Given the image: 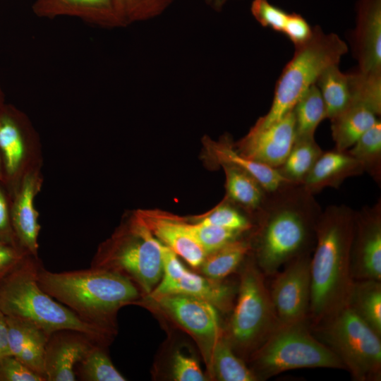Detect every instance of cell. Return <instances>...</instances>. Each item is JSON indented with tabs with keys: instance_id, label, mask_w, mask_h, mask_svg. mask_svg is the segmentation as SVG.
Wrapping results in <instances>:
<instances>
[{
	"instance_id": "6da1fadb",
	"label": "cell",
	"mask_w": 381,
	"mask_h": 381,
	"mask_svg": "<svg viewBox=\"0 0 381 381\" xmlns=\"http://www.w3.org/2000/svg\"><path fill=\"white\" fill-rule=\"evenodd\" d=\"M257 212L256 259L265 275L273 276L289 261L314 248L322 210L303 184L289 183L266 192Z\"/></svg>"
},
{
	"instance_id": "7a4b0ae2",
	"label": "cell",
	"mask_w": 381,
	"mask_h": 381,
	"mask_svg": "<svg viewBox=\"0 0 381 381\" xmlns=\"http://www.w3.org/2000/svg\"><path fill=\"white\" fill-rule=\"evenodd\" d=\"M354 212L345 205H331L318 218L310 261L308 318L314 327L347 303L353 282L351 249Z\"/></svg>"
},
{
	"instance_id": "3957f363",
	"label": "cell",
	"mask_w": 381,
	"mask_h": 381,
	"mask_svg": "<svg viewBox=\"0 0 381 381\" xmlns=\"http://www.w3.org/2000/svg\"><path fill=\"white\" fill-rule=\"evenodd\" d=\"M40 286L84 321L115 331L114 318L122 306L139 298L136 285L117 272L92 267L53 272L40 262L37 271Z\"/></svg>"
},
{
	"instance_id": "277c9868",
	"label": "cell",
	"mask_w": 381,
	"mask_h": 381,
	"mask_svg": "<svg viewBox=\"0 0 381 381\" xmlns=\"http://www.w3.org/2000/svg\"><path fill=\"white\" fill-rule=\"evenodd\" d=\"M39 258L30 255L0 280V310L6 316L30 322L49 335L59 330L83 333L104 345L111 332L82 320L38 284Z\"/></svg>"
},
{
	"instance_id": "5b68a950",
	"label": "cell",
	"mask_w": 381,
	"mask_h": 381,
	"mask_svg": "<svg viewBox=\"0 0 381 381\" xmlns=\"http://www.w3.org/2000/svg\"><path fill=\"white\" fill-rule=\"evenodd\" d=\"M347 52V44L337 34H327L320 26L313 27L310 40L295 47L293 57L278 78L270 110L251 128H265L291 111L320 74L329 66L339 64Z\"/></svg>"
},
{
	"instance_id": "8992f818",
	"label": "cell",
	"mask_w": 381,
	"mask_h": 381,
	"mask_svg": "<svg viewBox=\"0 0 381 381\" xmlns=\"http://www.w3.org/2000/svg\"><path fill=\"white\" fill-rule=\"evenodd\" d=\"M161 244L134 212L126 224L99 246L90 267L122 274L147 295L162 277Z\"/></svg>"
},
{
	"instance_id": "52a82bcc",
	"label": "cell",
	"mask_w": 381,
	"mask_h": 381,
	"mask_svg": "<svg viewBox=\"0 0 381 381\" xmlns=\"http://www.w3.org/2000/svg\"><path fill=\"white\" fill-rule=\"evenodd\" d=\"M306 321L281 325L253 353L258 380L301 368H344L341 361L309 331Z\"/></svg>"
},
{
	"instance_id": "ba28073f",
	"label": "cell",
	"mask_w": 381,
	"mask_h": 381,
	"mask_svg": "<svg viewBox=\"0 0 381 381\" xmlns=\"http://www.w3.org/2000/svg\"><path fill=\"white\" fill-rule=\"evenodd\" d=\"M315 327L355 380H380L381 336L348 306Z\"/></svg>"
},
{
	"instance_id": "9c48e42d",
	"label": "cell",
	"mask_w": 381,
	"mask_h": 381,
	"mask_svg": "<svg viewBox=\"0 0 381 381\" xmlns=\"http://www.w3.org/2000/svg\"><path fill=\"white\" fill-rule=\"evenodd\" d=\"M264 276L253 264L247 265L241 275L226 337L233 349L243 352L253 353L280 325Z\"/></svg>"
},
{
	"instance_id": "30bf717a",
	"label": "cell",
	"mask_w": 381,
	"mask_h": 381,
	"mask_svg": "<svg viewBox=\"0 0 381 381\" xmlns=\"http://www.w3.org/2000/svg\"><path fill=\"white\" fill-rule=\"evenodd\" d=\"M26 123L20 111L5 104L0 113V157L2 183L10 196L29 171L42 165L40 145Z\"/></svg>"
},
{
	"instance_id": "8fae6325",
	"label": "cell",
	"mask_w": 381,
	"mask_h": 381,
	"mask_svg": "<svg viewBox=\"0 0 381 381\" xmlns=\"http://www.w3.org/2000/svg\"><path fill=\"white\" fill-rule=\"evenodd\" d=\"M145 301L169 316L198 344L208 366L215 344L224 334L217 309L210 303L188 295H146Z\"/></svg>"
},
{
	"instance_id": "7c38bea8",
	"label": "cell",
	"mask_w": 381,
	"mask_h": 381,
	"mask_svg": "<svg viewBox=\"0 0 381 381\" xmlns=\"http://www.w3.org/2000/svg\"><path fill=\"white\" fill-rule=\"evenodd\" d=\"M161 248L162 277L154 290L147 295H188L210 303L217 310L226 311L230 309L234 296L231 286L189 271L169 248L162 243Z\"/></svg>"
},
{
	"instance_id": "4fadbf2b",
	"label": "cell",
	"mask_w": 381,
	"mask_h": 381,
	"mask_svg": "<svg viewBox=\"0 0 381 381\" xmlns=\"http://www.w3.org/2000/svg\"><path fill=\"white\" fill-rule=\"evenodd\" d=\"M310 253L298 256L277 272L269 289L281 325L307 321L310 300Z\"/></svg>"
},
{
	"instance_id": "5bb4252c",
	"label": "cell",
	"mask_w": 381,
	"mask_h": 381,
	"mask_svg": "<svg viewBox=\"0 0 381 381\" xmlns=\"http://www.w3.org/2000/svg\"><path fill=\"white\" fill-rule=\"evenodd\" d=\"M353 280L381 281V202L354 212L351 249Z\"/></svg>"
},
{
	"instance_id": "9a60e30c",
	"label": "cell",
	"mask_w": 381,
	"mask_h": 381,
	"mask_svg": "<svg viewBox=\"0 0 381 381\" xmlns=\"http://www.w3.org/2000/svg\"><path fill=\"white\" fill-rule=\"evenodd\" d=\"M43 183L41 169L29 171L11 196V222L18 246L28 255L38 258L41 229L35 200Z\"/></svg>"
},
{
	"instance_id": "2e32d148",
	"label": "cell",
	"mask_w": 381,
	"mask_h": 381,
	"mask_svg": "<svg viewBox=\"0 0 381 381\" xmlns=\"http://www.w3.org/2000/svg\"><path fill=\"white\" fill-rule=\"evenodd\" d=\"M295 138V121L291 110L265 128H250L238 143L236 151L246 157L277 169L285 161Z\"/></svg>"
},
{
	"instance_id": "e0dca14e",
	"label": "cell",
	"mask_w": 381,
	"mask_h": 381,
	"mask_svg": "<svg viewBox=\"0 0 381 381\" xmlns=\"http://www.w3.org/2000/svg\"><path fill=\"white\" fill-rule=\"evenodd\" d=\"M152 234L193 267H200L207 253L189 228V222L157 210L135 212Z\"/></svg>"
},
{
	"instance_id": "ac0fdd59",
	"label": "cell",
	"mask_w": 381,
	"mask_h": 381,
	"mask_svg": "<svg viewBox=\"0 0 381 381\" xmlns=\"http://www.w3.org/2000/svg\"><path fill=\"white\" fill-rule=\"evenodd\" d=\"M351 49L363 72H381V0H359Z\"/></svg>"
},
{
	"instance_id": "d6986e66",
	"label": "cell",
	"mask_w": 381,
	"mask_h": 381,
	"mask_svg": "<svg viewBox=\"0 0 381 381\" xmlns=\"http://www.w3.org/2000/svg\"><path fill=\"white\" fill-rule=\"evenodd\" d=\"M95 343L86 334L73 330L52 333L44 353L46 381L76 380V365Z\"/></svg>"
},
{
	"instance_id": "ffe728a7",
	"label": "cell",
	"mask_w": 381,
	"mask_h": 381,
	"mask_svg": "<svg viewBox=\"0 0 381 381\" xmlns=\"http://www.w3.org/2000/svg\"><path fill=\"white\" fill-rule=\"evenodd\" d=\"M8 341L11 353L44 378V353L50 335L36 325L6 316Z\"/></svg>"
},
{
	"instance_id": "44dd1931",
	"label": "cell",
	"mask_w": 381,
	"mask_h": 381,
	"mask_svg": "<svg viewBox=\"0 0 381 381\" xmlns=\"http://www.w3.org/2000/svg\"><path fill=\"white\" fill-rule=\"evenodd\" d=\"M361 164L347 150L322 152L303 182L305 189L315 195L325 188H339L347 178L361 175Z\"/></svg>"
},
{
	"instance_id": "7402d4cb",
	"label": "cell",
	"mask_w": 381,
	"mask_h": 381,
	"mask_svg": "<svg viewBox=\"0 0 381 381\" xmlns=\"http://www.w3.org/2000/svg\"><path fill=\"white\" fill-rule=\"evenodd\" d=\"M33 10L41 16H73L105 27L123 26L113 0H37Z\"/></svg>"
},
{
	"instance_id": "603a6c76",
	"label": "cell",
	"mask_w": 381,
	"mask_h": 381,
	"mask_svg": "<svg viewBox=\"0 0 381 381\" xmlns=\"http://www.w3.org/2000/svg\"><path fill=\"white\" fill-rule=\"evenodd\" d=\"M207 145L213 157L220 164L234 165L243 170L255 179L267 193L273 192L291 183L286 179L276 168L255 161L239 154L226 138L221 142L206 140Z\"/></svg>"
},
{
	"instance_id": "cb8c5ba5",
	"label": "cell",
	"mask_w": 381,
	"mask_h": 381,
	"mask_svg": "<svg viewBox=\"0 0 381 381\" xmlns=\"http://www.w3.org/2000/svg\"><path fill=\"white\" fill-rule=\"evenodd\" d=\"M379 116L367 104L352 99L350 105L331 121L335 149L349 150L378 120Z\"/></svg>"
},
{
	"instance_id": "d4e9b609",
	"label": "cell",
	"mask_w": 381,
	"mask_h": 381,
	"mask_svg": "<svg viewBox=\"0 0 381 381\" xmlns=\"http://www.w3.org/2000/svg\"><path fill=\"white\" fill-rule=\"evenodd\" d=\"M316 85L325 103L327 119H333L350 105L352 97L349 73H343L339 64L327 68Z\"/></svg>"
},
{
	"instance_id": "484cf974",
	"label": "cell",
	"mask_w": 381,
	"mask_h": 381,
	"mask_svg": "<svg viewBox=\"0 0 381 381\" xmlns=\"http://www.w3.org/2000/svg\"><path fill=\"white\" fill-rule=\"evenodd\" d=\"M346 306L381 336V281L353 280Z\"/></svg>"
},
{
	"instance_id": "4316f807",
	"label": "cell",
	"mask_w": 381,
	"mask_h": 381,
	"mask_svg": "<svg viewBox=\"0 0 381 381\" xmlns=\"http://www.w3.org/2000/svg\"><path fill=\"white\" fill-rule=\"evenodd\" d=\"M222 164L226 175L227 197L250 210L258 211L265 198L266 191L243 170L230 164Z\"/></svg>"
},
{
	"instance_id": "83f0119b",
	"label": "cell",
	"mask_w": 381,
	"mask_h": 381,
	"mask_svg": "<svg viewBox=\"0 0 381 381\" xmlns=\"http://www.w3.org/2000/svg\"><path fill=\"white\" fill-rule=\"evenodd\" d=\"M251 250L249 241H232L206 255L200 265L202 272L210 279L221 281L236 270Z\"/></svg>"
},
{
	"instance_id": "f1b7e54d",
	"label": "cell",
	"mask_w": 381,
	"mask_h": 381,
	"mask_svg": "<svg viewBox=\"0 0 381 381\" xmlns=\"http://www.w3.org/2000/svg\"><path fill=\"white\" fill-rule=\"evenodd\" d=\"M210 373L220 381H256L258 377L251 369L238 357L227 337L223 334L214 348Z\"/></svg>"
},
{
	"instance_id": "f546056e",
	"label": "cell",
	"mask_w": 381,
	"mask_h": 381,
	"mask_svg": "<svg viewBox=\"0 0 381 381\" xmlns=\"http://www.w3.org/2000/svg\"><path fill=\"white\" fill-rule=\"evenodd\" d=\"M322 152L314 137L295 138L289 155L277 170L290 182L302 184Z\"/></svg>"
},
{
	"instance_id": "4dcf8cb0",
	"label": "cell",
	"mask_w": 381,
	"mask_h": 381,
	"mask_svg": "<svg viewBox=\"0 0 381 381\" xmlns=\"http://www.w3.org/2000/svg\"><path fill=\"white\" fill-rule=\"evenodd\" d=\"M292 111L296 138L314 137L318 125L327 119L325 103L316 83L299 98Z\"/></svg>"
},
{
	"instance_id": "1f68e13d",
	"label": "cell",
	"mask_w": 381,
	"mask_h": 381,
	"mask_svg": "<svg viewBox=\"0 0 381 381\" xmlns=\"http://www.w3.org/2000/svg\"><path fill=\"white\" fill-rule=\"evenodd\" d=\"M347 152L363 166L376 183L381 182V122L368 129Z\"/></svg>"
},
{
	"instance_id": "d6a6232c",
	"label": "cell",
	"mask_w": 381,
	"mask_h": 381,
	"mask_svg": "<svg viewBox=\"0 0 381 381\" xmlns=\"http://www.w3.org/2000/svg\"><path fill=\"white\" fill-rule=\"evenodd\" d=\"M76 377L85 381H125L104 349L95 343L75 367Z\"/></svg>"
},
{
	"instance_id": "836d02e7",
	"label": "cell",
	"mask_w": 381,
	"mask_h": 381,
	"mask_svg": "<svg viewBox=\"0 0 381 381\" xmlns=\"http://www.w3.org/2000/svg\"><path fill=\"white\" fill-rule=\"evenodd\" d=\"M175 0H113L123 25L145 21L161 15Z\"/></svg>"
},
{
	"instance_id": "e575fe53",
	"label": "cell",
	"mask_w": 381,
	"mask_h": 381,
	"mask_svg": "<svg viewBox=\"0 0 381 381\" xmlns=\"http://www.w3.org/2000/svg\"><path fill=\"white\" fill-rule=\"evenodd\" d=\"M352 99L369 105L381 114V72H363L358 68L349 73Z\"/></svg>"
},
{
	"instance_id": "d590c367",
	"label": "cell",
	"mask_w": 381,
	"mask_h": 381,
	"mask_svg": "<svg viewBox=\"0 0 381 381\" xmlns=\"http://www.w3.org/2000/svg\"><path fill=\"white\" fill-rule=\"evenodd\" d=\"M198 222L219 226L242 234L250 230L253 226L247 217L227 203L219 205L202 217Z\"/></svg>"
},
{
	"instance_id": "8d00e7d4",
	"label": "cell",
	"mask_w": 381,
	"mask_h": 381,
	"mask_svg": "<svg viewBox=\"0 0 381 381\" xmlns=\"http://www.w3.org/2000/svg\"><path fill=\"white\" fill-rule=\"evenodd\" d=\"M189 228L207 255L218 250L228 243L239 238L242 234V233L236 231L198 222L189 223Z\"/></svg>"
},
{
	"instance_id": "74e56055",
	"label": "cell",
	"mask_w": 381,
	"mask_h": 381,
	"mask_svg": "<svg viewBox=\"0 0 381 381\" xmlns=\"http://www.w3.org/2000/svg\"><path fill=\"white\" fill-rule=\"evenodd\" d=\"M250 11L262 27L282 32L288 15L284 10L271 4L268 0H253Z\"/></svg>"
},
{
	"instance_id": "f35d334b",
	"label": "cell",
	"mask_w": 381,
	"mask_h": 381,
	"mask_svg": "<svg viewBox=\"0 0 381 381\" xmlns=\"http://www.w3.org/2000/svg\"><path fill=\"white\" fill-rule=\"evenodd\" d=\"M172 375L176 381H204L203 374L198 361L192 356L176 351L173 356Z\"/></svg>"
},
{
	"instance_id": "ab89813d",
	"label": "cell",
	"mask_w": 381,
	"mask_h": 381,
	"mask_svg": "<svg viewBox=\"0 0 381 381\" xmlns=\"http://www.w3.org/2000/svg\"><path fill=\"white\" fill-rule=\"evenodd\" d=\"M0 381H44L12 355L0 358Z\"/></svg>"
},
{
	"instance_id": "60d3db41",
	"label": "cell",
	"mask_w": 381,
	"mask_h": 381,
	"mask_svg": "<svg viewBox=\"0 0 381 381\" xmlns=\"http://www.w3.org/2000/svg\"><path fill=\"white\" fill-rule=\"evenodd\" d=\"M282 32L298 47L310 40L313 28L301 15L292 13H288Z\"/></svg>"
},
{
	"instance_id": "b9f144b4",
	"label": "cell",
	"mask_w": 381,
	"mask_h": 381,
	"mask_svg": "<svg viewBox=\"0 0 381 381\" xmlns=\"http://www.w3.org/2000/svg\"><path fill=\"white\" fill-rule=\"evenodd\" d=\"M10 209V194L0 181V241L19 247L11 225Z\"/></svg>"
},
{
	"instance_id": "7bdbcfd3",
	"label": "cell",
	"mask_w": 381,
	"mask_h": 381,
	"mask_svg": "<svg viewBox=\"0 0 381 381\" xmlns=\"http://www.w3.org/2000/svg\"><path fill=\"white\" fill-rule=\"evenodd\" d=\"M28 255L19 247L0 241V280L14 270Z\"/></svg>"
},
{
	"instance_id": "ee69618b",
	"label": "cell",
	"mask_w": 381,
	"mask_h": 381,
	"mask_svg": "<svg viewBox=\"0 0 381 381\" xmlns=\"http://www.w3.org/2000/svg\"><path fill=\"white\" fill-rule=\"evenodd\" d=\"M11 355L8 341L6 316L0 310V358Z\"/></svg>"
},
{
	"instance_id": "f6af8a7d",
	"label": "cell",
	"mask_w": 381,
	"mask_h": 381,
	"mask_svg": "<svg viewBox=\"0 0 381 381\" xmlns=\"http://www.w3.org/2000/svg\"><path fill=\"white\" fill-rule=\"evenodd\" d=\"M231 0H205V2L212 9L220 11L224 5Z\"/></svg>"
},
{
	"instance_id": "bcb514c9",
	"label": "cell",
	"mask_w": 381,
	"mask_h": 381,
	"mask_svg": "<svg viewBox=\"0 0 381 381\" xmlns=\"http://www.w3.org/2000/svg\"><path fill=\"white\" fill-rule=\"evenodd\" d=\"M5 106L4 96L1 90H0V113L2 111L4 107Z\"/></svg>"
},
{
	"instance_id": "7dc6e473",
	"label": "cell",
	"mask_w": 381,
	"mask_h": 381,
	"mask_svg": "<svg viewBox=\"0 0 381 381\" xmlns=\"http://www.w3.org/2000/svg\"><path fill=\"white\" fill-rule=\"evenodd\" d=\"M0 181L1 182L3 181V168H2V163H1V157H0Z\"/></svg>"
}]
</instances>
